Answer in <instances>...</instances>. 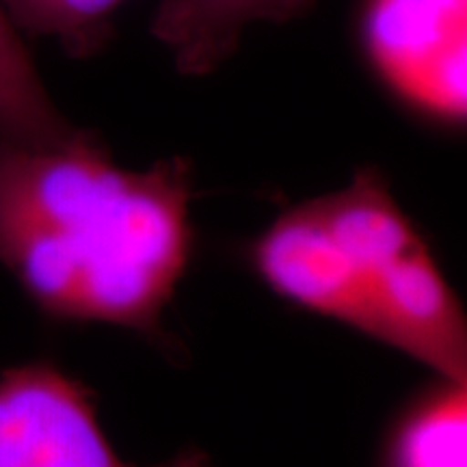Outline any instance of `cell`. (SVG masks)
Masks as SVG:
<instances>
[{"instance_id":"cell-8","label":"cell","mask_w":467,"mask_h":467,"mask_svg":"<svg viewBox=\"0 0 467 467\" xmlns=\"http://www.w3.org/2000/svg\"><path fill=\"white\" fill-rule=\"evenodd\" d=\"M126 0H3L11 20L35 37H55L63 52L89 58L113 39V16Z\"/></svg>"},{"instance_id":"cell-2","label":"cell","mask_w":467,"mask_h":467,"mask_svg":"<svg viewBox=\"0 0 467 467\" xmlns=\"http://www.w3.org/2000/svg\"><path fill=\"white\" fill-rule=\"evenodd\" d=\"M247 262L279 299L467 381L465 307L379 169L285 210Z\"/></svg>"},{"instance_id":"cell-1","label":"cell","mask_w":467,"mask_h":467,"mask_svg":"<svg viewBox=\"0 0 467 467\" xmlns=\"http://www.w3.org/2000/svg\"><path fill=\"white\" fill-rule=\"evenodd\" d=\"M184 159L113 165L100 139L0 134V262L52 318L156 334L192 254Z\"/></svg>"},{"instance_id":"cell-5","label":"cell","mask_w":467,"mask_h":467,"mask_svg":"<svg viewBox=\"0 0 467 467\" xmlns=\"http://www.w3.org/2000/svg\"><path fill=\"white\" fill-rule=\"evenodd\" d=\"M312 0H161L151 35L169 48L175 67L203 76L225 63L251 22H284L303 14Z\"/></svg>"},{"instance_id":"cell-7","label":"cell","mask_w":467,"mask_h":467,"mask_svg":"<svg viewBox=\"0 0 467 467\" xmlns=\"http://www.w3.org/2000/svg\"><path fill=\"white\" fill-rule=\"evenodd\" d=\"M80 132L52 104L16 22L0 5V134L50 148L74 141Z\"/></svg>"},{"instance_id":"cell-3","label":"cell","mask_w":467,"mask_h":467,"mask_svg":"<svg viewBox=\"0 0 467 467\" xmlns=\"http://www.w3.org/2000/svg\"><path fill=\"white\" fill-rule=\"evenodd\" d=\"M364 61L402 109L467 128V0H361Z\"/></svg>"},{"instance_id":"cell-6","label":"cell","mask_w":467,"mask_h":467,"mask_svg":"<svg viewBox=\"0 0 467 467\" xmlns=\"http://www.w3.org/2000/svg\"><path fill=\"white\" fill-rule=\"evenodd\" d=\"M381 467H467V381L441 379L400 409Z\"/></svg>"},{"instance_id":"cell-4","label":"cell","mask_w":467,"mask_h":467,"mask_svg":"<svg viewBox=\"0 0 467 467\" xmlns=\"http://www.w3.org/2000/svg\"><path fill=\"white\" fill-rule=\"evenodd\" d=\"M0 467H137L104 437L89 396L50 364L17 366L0 377ZM154 467H208L189 451Z\"/></svg>"}]
</instances>
